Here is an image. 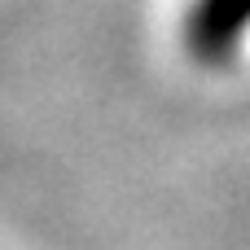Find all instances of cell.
Here are the masks:
<instances>
[{
	"label": "cell",
	"instance_id": "6da1fadb",
	"mask_svg": "<svg viewBox=\"0 0 250 250\" xmlns=\"http://www.w3.org/2000/svg\"><path fill=\"white\" fill-rule=\"evenodd\" d=\"M250 35V0H189L180 18V48L193 66H229Z\"/></svg>",
	"mask_w": 250,
	"mask_h": 250
}]
</instances>
